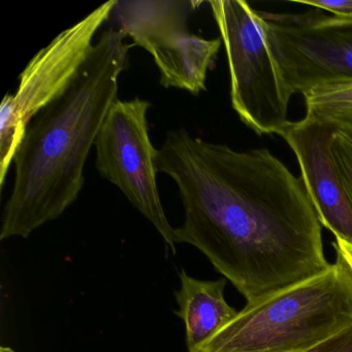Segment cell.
<instances>
[{
    "mask_svg": "<svg viewBox=\"0 0 352 352\" xmlns=\"http://www.w3.org/2000/svg\"><path fill=\"white\" fill-rule=\"evenodd\" d=\"M335 246L336 250L338 252L341 253L343 255L345 261H347L349 267H351L352 270V246L351 245L347 244V243L343 242V241L339 240V239H336V244H333Z\"/></svg>",
    "mask_w": 352,
    "mask_h": 352,
    "instance_id": "15",
    "label": "cell"
},
{
    "mask_svg": "<svg viewBox=\"0 0 352 352\" xmlns=\"http://www.w3.org/2000/svg\"><path fill=\"white\" fill-rule=\"evenodd\" d=\"M352 325V270L337 261L316 277L246 305L197 352H306Z\"/></svg>",
    "mask_w": 352,
    "mask_h": 352,
    "instance_id": "3",
    "label": "cell"
},
{
    "mask_svg": "<svg viewBox=\"0 0 352 352\" xmlns=\"http://www.w3.org/2000/svg\"><path fill=\"white\" fill-rule=\"evenodd\" d=\"M118 5L110 0L38 51L20 75L15 94L0 107V188L30 122L75 81L94 49V36Z\"/></svg>",
    "mask_w": 352,
    "mask_h": 352,
    "instance_id": "5",
    "label": "cell"
},
{
    "mask_svg": "<svg viewBox=\"0 0 352 352\" xmlns=\"http://www.w3.org/2000/svg\"><path fill=\"white\" fill-rule=\"evenodd\" d=\"M226 281H205L181 272L180 288L175 292L176 314L184 322L188 352L199 351L238 315L224 296Z\"/></svg>",
    "mask_w": 352,
    "mask_h": 352,
    "instance_id": "10",
    "label": "cell"
},
{
    "mask_svg": "<svg viewBox=\"0 0 352 352\" xmlns=\"http://www.w3.org/2000/svg\"><path fill=\"white\" fill-rule=\"evenodd\" d=\"M156 166L176 183L184 208L177 244L199 249L246 305L331 267L302 179L269 150L236 151L178 129L166 133Z\"/></svg>",
    "mask_w": 352,
    "mask_h": 352,
    "instance_id": "1",
    "label": "cell"
},
{
    "mask_svg": "<svg viewBox=\"0 0 352 352\" xmlns=\"http://www.w3.org/2000/svg\"><path fill=\"white\" fill-rule=\"evenodd\" d=\"M335 125L305 116L279 133L296 154L300 179L321 226L352 246V205L331 156Z\"/></svg>",
    "mask_w": 352,
    "mask_h": 352,
    "instance_id": "8",
    "label": "cell"
},
{
    "mask_svg": "<svg viewBox=\"0 0 352 352\" xmlns=\"http://www.w3.org/2000/svg\"><path fill=\"white\" fill-rule=\"evenodd\" d=\"M209 5L228 57L232 109L256 135H279L289 122L294 94L271 54L256 11L243 0H212Z\"/></svg>",
    "mask_w": 352,
    "mask_h": 352,
    "instance_id": "4",
    "label": "cell"
},
{
    "mask_svg": "<svg viewBox=\"0 0 352 352\" xmlns=\"http://www.w3.org/2000/svg\"><path fill=\"white\" fill-rule=\"evenodd\" d=\"M124 38L120 30L102 32L69 89L30 122L14 158L15 180L0 240L28 238L79 197L86 160L126 67L131 45Z\"/></svg>",
    "mask_w": 352,
    "mask_h": 352,
    "instance_id": "2",
    "label": "cell"
},
{
    "mask_svg": "<svg viewBox=\"0 0 352 352\" xmlns=\"http://www.w3.org/2000/svg\"><path fill=\"white\" fill-rule=\"evenodd\" d=\"M0 352H16L13 348L9 347V346H1L0 348Z\"/></svg>",
    "mask_w": 352,
    "mask_h": 352,
    "instance_id": "16",
    "label": "cell"
},
{
    "mask_svg": "<svg viewBox=\"0 0 352 352\" xmlns=\"http://www.w3.org/2000/svg\"><path fill=\"white\" fill-rule=\"evenodd\" d=\"M304 98L307 116L352 133V85L320 90Z\"/></svg>",
    "mask_w": 352,
    "mask_h": 352,
    "instance_id": "11",
    "label": "cell"
},
{
    "mask_svg": "<svg viewBox=\"0 0 352 352\" xmlns=\"http://www.w3.org/2000/svg\"><path fill=\"white\" fill-rule=\"evenodd\" d=\"M221 44V38L207 40L190 34L186 23L168 26L133 42L152 55L164 87L193 96L207 89L208 71L213 67Z\"/></svg>",
    "mask_w": 352,
    "mask_h": 352,
    "instance_id": "9",
    "label": "cell"
},
{
    "mask_svg": "<svg viewBox=\"0 0 352 352\" xmlns=\"http://www.w3.org/2000/svg\"><path fill=\"white\" fill-rule=\"evenodd\" d=\"M331 156L352 205V133L339 131L333 135Z\"/></svg>",
    "mask_w": 352,
    "mask_h": 352,
    "instance_id": "12",
    "label": "cell"
},
{
    "mask_svg": "<svg viewBox=\"0 0 352 352\" xmlns=\"http://www.w3.org/2000/svg\"><path fill=\"white\" fill-rule=\"evenodd\" d=\"M306 352H352V325Z\"/></svg>",
    "mask_w": 352,
    "mask_h": 352,
    "instance_id": "13",
    "label": "cell"
},
{
    "mask_svg": "<svg viewBox=\"0 0 352 352\" xmlns=\"http://www.w3.org/2000/svg\"><path fill=\"white\" fill-rule=\"evenodd\" d=\"M150 102L117 98L96 141V168L151 222L168 249L176 253V236L162 207L157 186L158 149L152 145L147 114Z\"/></svg>",
    "mask_w": 352,
    "mask_h": 352,
    "instance_id": "7",
    "label": "cell"
},
{
    "mask_svg": "<svg viewBox=\"0 0 352 352\" xmlns=\"http://www.w3.org/2000/svg\"><path fill=\"white\" fill-rule=\"evenodd\" d=\"M271 54L292 94L352 85V20L313 9L302 14L256 11Z\"/></svg>",
    "mask_w": 352,
    "mask_h": 352,
    "instance_id": "6",
    "label": "cell"
},
{
    "mask_svg": "<svg viewBox=\"0 0 352 352\" xmlns=\"http://www.w3.org/2000/svg\"><path fill=\"white\" fill-rule=\"evenodd\" d=\"M300 5H306L313 9L329 12L335 17L352 20V0H316V1H296Z\"/></svg>",
    "mask_w": 352,
    "mask_h": 352,
    "instance_id": "14",
    "label": "cell"
}]
</instances>
